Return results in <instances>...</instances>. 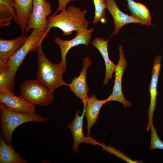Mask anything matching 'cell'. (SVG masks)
<instances>
[{
    "mask_svg": "<svg viewBox=\"0 0 163 163\" xmlns=\"http://www.w3.org/2000/svg\"><path fill=\"white\" fill-rule=\"evenodd\" d=\"M12 19L16 23H18L13 0H0V27H5L8 26Z\"/></svg>",
    "mask_w": 163,
    "mask_h": 163,
    "instance_id": "obj_19",
    "label": "cell"
},
{
    "mask_svg": "<svg viewBox=\"0 0 163 163\" xmlns=\"http://www.w3.org/2000/svg\"><path fill=\"white\" fill-rule=\"evenodd\" d=\"M151 142L150 149L153 150L159 149L163 150V142L158 136L156 130L153 125L151 128Z\"/></svg>",
    "mask_w": 163,
    "mask_h": 163,
    "instance_id": "obj_23",
    "label": "cell"
},
{
    "mask_svg": "<svg viewBox=\"0 0 163 163\" xmlns=\"http://www.w3.org/2000/svg\"><path fill=\"white\" fill-rule=\"evenodd\" d=\"M50 3L46 0H33V8L28 20L29 30L36 29L46 32L48 27L46 18L51 13Z\"/></svg>",
    "mask_w": 163,
    "mask_h": 163,
    "instance_id": "obj_7",
    "label": "cell"
},
{
    "mask_svg": "<svg viewBox=\"0 0 163 163\" xmlns=\"http://www.w3.org/2000/svg\"><path fill=\"white\" fill-rule=\"evenodd\" d=\"M14 78L11 67L0 60V92L14 94Z\"/></svg>",
    "mask_w": 163,
    "mask_h": 163,
    "instance_id": "obj_20",
    "label": "cell"
},
{
    "mask_svg": "<svg viewBox=\"0 0 163 163\" xmlns=\"http://www.w3.org/2000/svg\"><path fill=\"white\" fill-rule=\"evenodd\" d=\"M29 36L21 35L14 39H0V60L7 64L15 53L24 44Z\"/></svg>",
    "mask_w": 163,
    "mask_h": 163,
    "instance_id": "obj_14",
    "label": "cell"
},
{
    "mask_svg": "<svg viewBox=\"0 0 163 163\" xmlns=\"http://www.w3.org/2000/svg\"><path fill=\"white\" fill-rule=\"evenodd\" d=\"M162 56L159 55L155 58L152 72V76L149 88L150 101L148 110L149 119L146 129L149 131L153 123V117L155 110L157 95V86L161 66Z\"/></svg>",
    "mask_w": 163,
    "mask_h": 163,
    "instance_id": "obj_13",
    "label": "cell"
},
{
    "mask_svg": "<svg viewBox=\"0 0 163 163\" xmlns=\"http://www.w3.org/2000/svg\"><path fill=\"white\" fill-rule=\"evenodd\" d=\"M38 67L36 78L38 81L53 93L58 88L63 85L68 86L62 77V62L58 64L52 63L44 54L41 44L37 50Z\"/></svg>",
    "mask_w": 163,
    "mask_h": 163,
    "instance_id": "obj_2",
    "label": "cell"
},
{
    "mask_svg": "<svg viewBox=\"0 0 163 163\" xmlns=\"http://www.w3.org/2000/svg\"><path fill=\"white\" fill-rule=\"evenodd\" d=\"M20 88V96L34 104L45 107L53 101V93L37 79L23 81Z\"/></svg>",
    "mask_w": 163,
    "mask_h": 163,
    "instance_id": "obj_4",
    "label": "cell"
},
{
    "mask_svg": "<svg viewBox=\"0 0 163 163\" xmlns=\"http://www.w3.org/2000/svg\"><path fill=\"white\" fill-rule=\"evenodd\" d=\"M119 59L116 65L114 72L115 73L114 84L111 95L106 99L108 102L111 101H118L122 103L124 107H131L132 104L126 100L123 94L122 88V80L124 71L127 62L123 53V50L121 45L119 46Z\"/></svg>",
    "mask_w": 163,
    "mask_h": 163,
    "instance_id": "obj_9",
    "label": "cell"
},
{
    "mask_svg": "<svg viewBox=\"0 0 163 163\" xmlns=\"http://www.w3.org/2000/svg\"><path fill=\"white\" fill-rule=\"evenodd\" d=\"M94 30L92 27L76 31L75 37L69 40H63L58 37L53 39L54 42L59 46L60 49L63 73H65L67 70L66 56L68 52L72 48L80 45L84 44L87 47L91 42Z\"/></svg>",
    "mask_w": 163,
    "mask_h": 163,
    "instance_id": "obj_6",
    "label": "cell"
},
{
    "mask_svg": "<svg viewBox=\"0 0 163 163\" xmlns=\"http://www.w3.org/2000/svg\"><path fill=\"white\" fill-rule=\"evenodd\" d=\"M138 10L145 21L149 25L151 24V18L150 11L146 6L140 3L136 2Z\"/></svg>",
    "mask_w": 163,
    "mask_h": 163,
    "instance_id": "obj_24",
    "label": "cell"
},
{
    "mask_svg": "<svg viewBox=\"0 0 163 163\" xmlns=\"http://www.w3.org/2000/svg\"><path fill=\"white\" fill-rule=\"evenodd\" d=\"M0 103L16 112L27 114L35 113V104L20 96L17 97L11 92H0Z\"/></svg>",
    "mask_w": 163,
    "mask_h": 163,
    "instance_id": "obj_11",
    "label": "cell"
},
{
    "mask_svg": "<svg viewBox=\"0 0 163 163\" xmlns=\"http://www.w3.org/2000/svg\"><path fill=\"white\" fill-rule=\"evenodd\" d=\"M48 33L33 29L24 44L12 56L7 63L11 67L14 78L20 66L28 53L37 50Z\"/></svg>",
    "mask_w": 163,
    "mask_h": 163,
    "instance_id": "obj_5",
    "label": "cell"
},
{
    "mask_svg": "<svg viewBox=\"0 0 163 163\" xmlns=\"http://www.w3.org/2000/svg\"><path fill=\"white\" fill-rule=\"evenodd\" d=\"M87 12V10H82L79 8L69 5L66 10L49 17L46 32L48 33L52 28L57 27L62 30L63 36H67L73 31L88 29L89 22L85 17Z\"/></svg>",
    "mask_w": 163,
    "mask_h": 163,
    "instance_id": "obj_1",
    "label": "cell"
},
{
    "mask_svg": "<svg viewBox=\"0 0 163 163\" xmlns=\"http://www.w3.org/2000/svg\"><path fill=\"white\" fill-rule=\"evenodd\" d=\"M108 102L107 99H97L95 94L88 97L86 106L85 115L87 120V136H91L90 132L91 128L96 123L99 118L100 109L104 104Z\"/></svg>",
    "mask_w": 163,
    "mask_h": 163,
    "instance_id": "obj_16",
    "label": "cell"
},
{
    "mask_svg": "<svg viewBox=\"0 0 163 163\" xmlns=\"http://www.w3.org/2000/svg\"><path fill=\"white\" fill-rule=\"evenodd\" d=\"M76 0H58L59 5L57 9L53 15L56 14L59 11H62L66 10L67 6L69 2Z\"/></svg>",
    "mask_w": 163,
    "mask_h": 163,
    "instance_id": "obj_26",
    "label": "cell"
},
{
    "mask_svg": "<svg viewBox=\"0 0 163 163\" xmlns=\"http://www.w3.org/2000/svg\"><path fill=\"white\" fill-rule=\"evenodd\" d=\"M91 64L89 57H84L83 59V67L79 75L73 78L69 84L68 87L71 91L82 101L88 97L87 94L90 89L86 82V74Z\"/></svg>",
    "mask_w": 163,
    "mask_h": 163,
    "instance_id": "obj_12",
    "label": "cell"
},
{
    "mask_svg": "<svg viewBox=\"0 0 163 163\" xmlns=\"http://www.w3.org/2000/svg\"><path fill=\"white\" fill-rule=\"evenodd\" d=\"M18 24L22 34L29 32L27 24L33 8V0H13Z\"/></svg>",
    "mask_w": 163,
    "mask_h": 163,
    "instance_id": "obj_15",
    "label": "cell"
},
{
    "mask_svg": "<svg viewBox=\"0 0 163 163\" xmlns=\"http://www.w3.org/2000/svg\"><path fill=\"white\" fill-rule=\"evenodd\" d=\"M0 163H27L14 149L11 145L7 144L0 136Z\"/></svg>",
    "mask_w": 163,
    "mask_h": 163,
    "instance_id": "obj_18",
    "label": "cell"
},
{
    "mask_svg": "<svg viewBox=\"0 0 163 163\" xmlns=\"http://www.w3.org/2000/svg\"><path fill=\"white\" fill-rule=\"evenodd\" d=\"M95 7L94 16L93 22L104 23L106 14V6L104 0H93Z\"/></svg>",
    "mask_w": 163,
    "mask_h": 163,
    "instance_id": "obj_21",
    "label": "cell"
},
{
    "mask_svg": "<svg viewBox=\"0 0 163 163\" xmlns=\"http://www.w3.org/2000/svg\"><path fill=\"white\" fill-rule=\"evenodd\" d=\"M109 39L105 40L103 37H95L91 44L96 48L101 54L105 65L106 73L103 84L107 85L110 79H111L116 65L109 58L108 51Z\"/></svg>",
    "mask_w": 163,
    "mask_h": 163,
    "instance_id": "obj_17",
    "label": "cell"
},
{
    "mask_svg": "<svg viewBox=\"0 0 163 163\" xmlns=\"http://www.w3.org/2000/svg\"><path fill=\"white\" fill-rule=\"evenodd\" d=\"M127 6L130 11L131 15L137 19L145 21L143 18L140 15L138 10L136 2L133 0H127Z\"/></svg>",
    "mask_w": 163,
    "mask_h": 163,
    "instance_id": "obj_25",
    "label": "cell"
},
{
    "mask_svg": "<svg viewBox=\"0 0 163 163\" xmlns=\"http://www.w3.org/2000/svg\"><path fill=\"white\" fill-rule=\"evenodd\" d=\"M0 126L2 137L8 144L11 145L13 133L17 127L28 122L41 123L48 120L36 113L23 114L14 112L0 103Z\"/></svg>",
    "mask_w": 163,
    "mask_h": 163,
    "instance_id": "obj_3",
    "label": "cell"
},
{
    "mask_svg": "<svg viewBox=\"0 0 163 163\" xmlns=\"http://www.w3.org/2000/svg\"><path fill=\"white\" fill-rule=\"evenodd\" d=\"M88 97L82 101L84 108L82 114L81 116L79 115V110L76 111L74 119L68 126V128L72 134L73 140L72 149L75 153L78 152L79 145L81 143H85L93 145H98L99 143L91 136H85L83 132V120L85 115L86 106Z\"/></svg>",
    "mask_w": 163,
    "mask_h": 163,
    "instance_id": "obj_8",
    "label": "cell"
},
{
    "mask_svg": "<svg viewBox=\"0 0 163 163\" xmlns=\"http://www.w3.org/2000/svg\"><path fill=\"white\" fill-rule=\"evenodd\" d=\"M98 145L101 146L102 150L108 152L111 154L114 155L117 157L124 161L128 163H140V161L132 160L129 157L120 151L112 146H107L104 142L99 143Z\"/></svg>",
    "mask_w": 163,
    "mask_h": 163,
    "instance_id": "obj_22",
    "label": "cell"
},
{
    "mask_svg": "<svg viewBox=\"0 0 163 163\" xmlns=\"http://www.w3.org/2000/svg\"><path fill=\"white\" fill-rule=\"evenodd\" d=\"M106 9L109 11L113 19L114 28L111 37L116 35L125 25L129 23H136L149 25L145 21L137 19L132 15H129L121 11L115 0H104Z\"/></svg>",
    "mask_w": 163,
    "mask_h": 163,
    "instance_id": "obj_10",
    "label": "cell"
}]
</instances>
